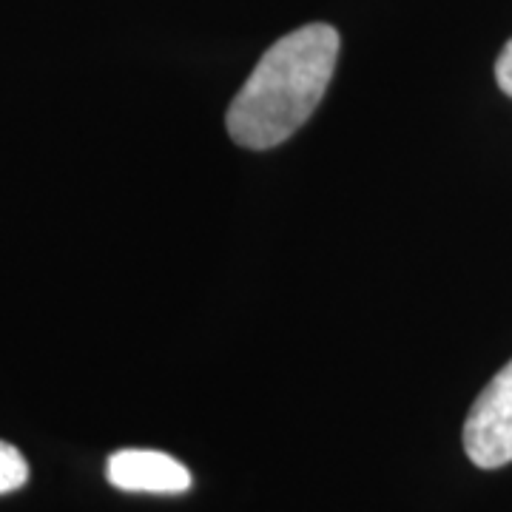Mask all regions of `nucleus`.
I'll return each instance as SVG.
<instances>
[{"instance_id": "obj_1", "label": "nucleus", "mask_w": 512, "mask_h": 512, "mask_svg": "<svg viewBox=\"0 0 512 512\" xmlns=\"http://www.w3.org/2000/svg\"><path fill=\"white\" fill-rule=\"evenodd\" d=\"M336 60L339 32L328 23H308L276 40L228 106L231 140L254 151L285 143L322 103Z\"/></svg>"}, {"instance_id": "obj_2", "label": "nucleus", "mask_w": 512, "mask_h": 512, "mask_svg": "<svg viewBox=\"0 0 512 512\" xmlns=\"http://www.w3.org/2000/svg\"><path fill=\"white\" fill-rule=\"evenodd\" d=\"M464 450L481 470H498L512 461V362L495 373L470 407Z\"/></svg>"}, {"instance_id": "obj_3", "label": "nucleus", "mask_w": 512, "mask_h": 512, "mask_svg": "<svg viewBox=\"0 0 512 512\" xmlns=\"http://www.w3.org/2000/svg\"><path fill=\"white\" fill-rule=\"evenodd\" d=\"M106 476L126 493L180 495L191 487L188 467L160 450H120L109 458Z\"/></svg>"}, {"instance_id": "obj_4", "label": "nucleus", "mask_w": 512, "mask_h": 512, "mask_svg": "<svg viewBox=\"0 0 512 512\" xmlns=\"http://www.w3.org/2000/svg\"><path fill=\"white\" fill-rule=\"evenodd\" d=\"M29 481V464L15 444L0 441V495L15 493Z\"/></svg>"}, {"instance_id": "obj_5", "label": "nucleus", "mask_w": 512, "mask_h": 512, "mask_svg": "<svg viewBox=\"0 0 512 512\" xmlns=\"http://www.w3.org/2000/svg\"><path fill=\"white\" fill-rule=\"evenodd\" d=\"M495 80H498V89L512 97V40L501 49V55L495 60Z\"/></svg>"}]
</instances>
